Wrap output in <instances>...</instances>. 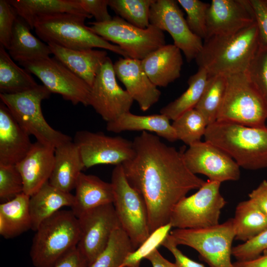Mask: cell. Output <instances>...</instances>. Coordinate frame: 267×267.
Masks as SVG:
<instances>
[{
	"mask_svg": "<svg viewBox=\"0 0 267 267\" xmlns=\"http://www.w3.org/2000/svg\"><path fill=\"white\" fill-rule=\"evenodd\" d=\"M134 156L122 165L129 183L143 197L147 206L150 233L170 223L177 204L206 182L192 173L178 150L147 132L133 141Z\"/></svg>",
	"mask_w": 267,
	"mask_h": 267,
	"instance_id": "obj_1",
	"label": "cell"
},
{
	"mask_svg": "<svg viewBox=\"0 0 267 267\" xmlns=\"http://www.w3.org/2000/svg\"><path fill=\"white\" fill-rule=\"evenodd\" d=\"M260 43L256 21L235 34L207 38L195 59L198 68L205 69L209 76L245 72Z\"/></svg>",
	"mask_w": 267,
	"mask_h": 267,
	"instance_id": "obj_2",
	"label": "cell"
},
{
	"mask_svg": "<svg viewBox=\"0 0 267 267\" xmlns=\"http://www.w3.org/2000/svg\"><path fill=\"white\" fill-rule=\"evenodd\" d=\"M205 141L231 157L239 167L257 170L267 168V126L252 127L216 121L207 126Z\"/></svg>",
	"mask_w": 267,
	"mask_h": 267,
	"instance_id": "obj_3",
	"label": "cell"
},
{
	"mask_svg": "<svg viewBox=\"0 0 267 267\" xmlns=\"http://www.w3.org/2000/svg\"><path fill=\"white\" fill-rule=\"evenodd\" d=\"M88 16L63 13L39 18L34 24L35 32L44 42L74 50L100 48L129 58L118 45L111 44L86 26Z\"/></svg>",
	"mask_w": 267,
	"mask_h": 267,
	"instance_id": "obj_4",
	"label": "cell"
},
{
	"mask_svg": "<svg viewBox=\"0 0 267 267\" xmlns=\"http://www.w3.org/2000/svg\"><path fill=\"white\" fill-rule=\"evenodd\" d=\"M35 231L30 253L35 267H50L77 247L80 236L79 220L72 210H59Z\"/></svg>",
	"mask_w": 267,
	"mask_h": 267,
	"instance_id": "obj_5",
	"label": "cell"
},
{
	"mask_svg": "<svg viewBox=\"0 0 267 267\" xmlns=\"http://www.w3.org/2000/svg\"><path fill=\"white\" fill-rule=\"evenodd\" d=\"M226 78L225 93L217 121L252 127L266 126L267 103L247 72Z\"/></svg>",
	"mask_w": 267,
	"mask_h": 267,
	"instance_id": "obj_6",
	"label": "cell"
},
{
	"mask_svg": "<svg viewBox=\"0 0 267 267\" xmlns=\"http://www.w3.org/2000/svg\"><path fill=\"white\" fill-rule=\"evenodd\" d=\"M51 93L44 86L15 94L0 93L1 101L8 108L14 118L37 141L48 146L56 147L72 140L69 135L52 128L46 122L41 108L43 100Z\"/></svg>",
	"mask_w": 267,
	"mask_h": 267,
	"instance_id": "obj_7",
	"label": "cell"
},
{
	"mask_svg": "<svg viewBox=\"0 0 267 267\" xmlns=\"http://www.w3.org/2000/svg\"><path fill=\"white\" fill-rule=\"evenodd\" d=\"M175 243L192 248L209 267H233L232 242L235 234L232 218L202 228H176L171 231Z\"/></svg>",
	"mask_w": 267,
	"mask_h": 267,
	"instance_id": "obj_8",
	"label": "cell"
},
{
	"mask_svg": "<svg viewBox=\"0 0 267 267\" xmlns=\"http://www.w3.org/2000/svg\"><path fill=\"white\" fill-rule=\"evenodd\" d=\"M111 183L113 204L121 227L135 250L150 234L146 205L141 195L129 183L122 164L114 168Z\"/></svg>",
	"mask_w": 267,
	"mask_h": 267,
	"instance_id": "obj_9",
	"label": "cell"
},
{
	"mask_svg": "<svg viewBox=\"0 0 267 267\" xmlns=\"http://www.w3.org/2000/svg\"><path fill=\"white\" fill-rule=\"evenodd\" d=\"M221 184L208 180L195 193L180 200L171 213L172 227L202 228L219 224L221 210L226 203L220 193Z\"/></svg>",
	"mask_w": 267,
	"mask_h": 267,
	"instance_id": "obj_10",
	"label": "cell"
},
{
	"mask_svg": "<svg viewBox=\"0 0 267 267\" xmlns=\"http://www.w3.org/2000/svg\"><path fill=\"white\" fill-rule=\"evenodd\" d=\"M89 28L108 42L119 46L129 58L141 60L166 44L163 31L154 25L141 29L116 16L102 23L89 22Z\"/></svg>",
	"mask_w": 267,
	"mask_h": 267,
	"instance_id": "obj_11",
	"label": "cell"
},
{
	"mask_svg": "<svg viewBox=\"0 0 267 267\" xmlns=\"http://www.w3.org/2000/svg\"><path fill=\"white\" fill-rule=\"evenodd\" d=\"M19 64L37 76L51 93L74 105H89L91 87L54 57Z\"/></svg>",
	"mask_w": 267,
	"mask_h": 267,
	"instance_id": "obj_12",
	"label": "cell"
},
{
	"mask_svg": "<svg viewBox=\"0 0 267 267\" xmlns=\"http://www.w3.org/2000/svg\"><path fill=\"white\" fill-rule=\"evenodd\" d=\"M80 236L77 248L89 267L107 245L113 232L121 227L113 204L89 210L78 217Z\"/></svg>",
	"mask_w": 267,
	"mask_h": 267,
	"instance_id": "obj_13",
	"label": "cell"
},
{
	"mask_svg": "<svg viewBox=\"0 0 267 267\" xmlns=\"http://www.w3.org/2000/svg\"><path fill=\"white\" fill-rule=\"evenodd\" d=\"M73 141L79 149L85 168L101 164H122L135 154L133 141L102 132L80 131L76 133Z\"/></svg>",
	"mask_w": 267,
	"mask_h": 267,
	"instance_id": "obj_14",
	"label": "cell"
},
{
	"mask_svg": "<svg viewBox=\"0 0 267 267\" xmlns=\"http://www.w3.org/2000/svg\"><path fill=\"white\" fill-rule=\"evenodd\" d=\"M116 77L113 64L108 57L91 87L89 99V105L107 123L130 112L134 101L118 85Z\"/></svg>",
	"mask_w": 267,
	"mask_h": 267,
	"instance_id": "obj_15",
	"label": "cell"
},
{
	"mask_svg": "<svg viewBox=\"0 0 267 267\" xmlns=\"http://www.w3.org/2000/svg\"><path fill=\"white\" fill-rule=\"evenodd\" d=\"M149 22L170 34L174 44L183 53L188 62L201 51L202 40L189 29L177 0H155L150 8Z\"/></svg>",
	"mask_w": 267,
	"mask_h": 267,
	"instance_id": "obj_16",
	"label": "cell"
},
{
	"mask_svg": "<svg viewBox=\"0 0 267 267\" xmlns=\"http://www.w3.org/2000/svg\"><path fill=\"white\" fill-rule=\"evenodd\" d=\"M184 162L193 174H202L208 180L222 183L236 181L240 177V167L219 147L206 141H199L183 152Z\"/></svg>",
	"mask_w": 267,
	"mask_h": 267,
	"instance_id": "obj_17",
	"label": "cell"
},
{
	"mask_svg": "<svg viewBox=\"0 0 267 267\" xmlns=\"http://www.w3.org/2000/svg\"><path fill=\"white\" fill-rule=\"evenodd\" d=\"M255 22L249 0H212L207 12V39L235 34Z\"/></svg>",
	"mask_w": 267,
	"mask_h": 267,
	"instance_id": "obj_18",
	"label": "cell"
},
{
	"mask_svg": "<svg viewBox=\"0 0 267 267\" xmlns=\"http://www.w3.org/2000/svg\"><path fill=\"white\" fill-rule=\"evenodd\" d=\"M113 67L116 77L142 111L148 110L158 102L161 91L143 70L141 60L120 58L113 64Z\"/></svg>",
	"mask_w": 267,
	"mask_h": 267,
	"instance_id": "obj_19",
	"label": "cell"
},
{
	"mask_svg": "<svg viewBox=\"0 0 267 267\" xmlns=\"http://www.w3.org/2000/svg\"><path fill=\"white\" fill-rule=\"evenodd\" d=\"M54 151L36 141L16 165L23 178L24 193L31 196L49 180L54 165Z\"/></svg>",
	"mask_w": 267,
	"mask_h": 267,
	"instance_id": "obj_20",
	"label": "cell"
},
{
	"mask_svg": "<svg viewBox=\"0 0 267 267\" xmlns=\"http://www.w3.org/2000/svg\"><path fill=\"white\" fill-rule=\"evenodd\" d=\"M6 106L0 103V165H16L28 153L32 143Z\"/></svg>",
	"mask_w": 267,
	"mask_h": 267,
	"instance_id": "obj_21",
	"label": "cell"
},
{
	"mask_svg": "<svg viewBox=\"0 0 267 267\" xmlns=\"http://www.w3.org/2000/svg\"><path fill=\"white\" fill-rule=\"evenodd\" d=\"M181 50L173 44H165L141 60L142 68L156 87H166L179 78L183 59Z\"/></svg>",
	"mask_w": 267,
	"mask_h": 267,
	"instance_id": "obj_22",
	"label": "cell"
},
{
	"mask_svg": "<svg viewBox=\"0 0 267 267\" xmlns=\"http://www.w3.org/2000/svg\"><path fill=\"white\" fill-rule=\"evenodd\" d=\"M47 44L55 58L90 87L108 57L107 52L104 49L74 50L52 43Z\"/></svg>",
	"mask_w": 267,
	"mask_h": 267,
	"instance_id": "obj_23",
	"label": "cell"
},
{
	"mask_svg": "<svg viewBox=\"0 0 267 267\" xmlns=\"http://www.w3.org/2000/svg\"><path fill=\"white\" fill-rule=\"evenodd\" d=\"M54 165L49 179L53 186L66 192L75 188L79 176L85 168L79 149L72 140L55 148Z\"/></svg>",
	"mask_w": 267,
	"mask_h": 267,
	"instance_id": "obj_24",
	"label": "cell"
},
{
	"mask_svg": "<svg viewBox=\"0 0 267 267\" xmlns=\"http://www.w3.org/2000/svg\"><path fill=\"white\" fill-rule=\"evenodd\" d=\"M75 188V203L71 210L77 218L89 210L113 203L111 183L105 182L96 176L82 172Z\"/></svg>",
	"mask_w": 267,
	"mask_h": 267,
	"instance_id": "obj_25",
	"label": "cell"
},
{
	"mask_svg": "<svg viewBox=\"0 0 267 267\" xmlns=\"http://www.w3.org/2000/svg\"><path fill=\"white\" fill-rule=\"evenodd\" d=\"M74 195L52 185L48 181L30 197L32 228L36 231L40 224L65 206L72 207Z\"/></svg>",
	"mask_w": 267,
	"mask_h": 267,
	"instance_id": "obj_26",
	"label": "cell"
},
{
	"mask_svg": "<svg viewBox=\"0 0 267 267\" xmlns=\"http://www.w3.org/2000/svg\"><path fill=\"white\" fill-rule=\"evenodd\" d=\"M30 29L26 22L18 16L7 50L12 59L19 63L47 58L52 54L48 44L35 37Z\"/></svg>",
	"mask_w": 267,
	"mask_h": 267,
	"instance_id": "obj_27",
	"label": "cell"
},
{
	"mask_svg": "<svg viewBox=\"0 0 267 267\" xmlns=\"http://www.w3.org/2000/svg\"><path fill=\"white\" fill-rule=\"evenodd\" d=\"M170 120L162 114L137 115L129 112L107 123L106 130L115 133L127 131L152 132L169 141L174 142L178 138Z\"/></svg>",
	"mask_w": 267,
	"mask_h": 267,
	"instance_id": "obj_28",
	"label": "cell"
},
{
	"mask_svg": "<svg viewBox=\"0 0 267 267\" xmlns=\"http://www.w3.org/2000/svg\"><path fill=\"white\" fill-rule=\"evenodd\" d=\"M18 15L23 18L31 29L39 18L59 13L83 15L91 18L77 0H9Z\"/></svg>",
	"mask_w": 267,
	"mask_h": 267,
	"instance_id": "obj_29",
	"label": "cell"
},
{
	"mask_svg": "<svg viewBox=\"0 0 267 267\" xmlns=\"http://www.w3.org/2000/svg\"><path fill=\"white\" fill-rule=\"evenodd\" d=\"M30 196L22 192L0 205V234L10 238L30 229Z\"/></svg>",
	"mask_w": 267,
	"mask_h": 267,
	"instance_id": "obj_30",
	"label": "cell"
},
{
	"mask_svg": "<svg viewBox=\"0 0 267 267\" xmlns=\"http://www.w3.org/2000/svg\"><path fill=\"white\" fill-rule=\"evenodd\" d=\"M232 220L235 239L244 242L267 229V215L250 199L238 204Z\"/></svg>",
	"mask_w": 267,
	"mask_h": 267,
	"instance_id": "obj_31",
	"label": "cell"
},
{
	"mask_svg": "<svg viewBox=\"0 0 267 267\" xmlns=\"http://www.w3.org/2000/svg\"><path fill=\"white\" fill-rule=\"evenodd\" d=\"M6 50L0 44V93L15 94L37 87L30 73L17 65Z\"/></svg>",
	"mask_w": 267,
	"mask_h": 267,
	"instance_id": "obj_32",
	"label": "cell"
},
{
	"mask_svg": "<svg viewBox=\"0 0 267 267\" xmlns=\"http://www.w3.org/2000/svg\"><path fill=\"white\" fill-rule=\"evenodd\" d=\"M209 75L203 68L190 76L188 80V87L178 98L162 108L160 112L170 120H176L185 112L194 108L203 94Z\"/></svg>",
	"mask_w": 267,
	"mask_h": 267,
	"instance_id": "obj_33",
	"label": "cell"
},
{
	"mask_svg": "<svg viewBox=\"0 0 267 267\" xmlns=\"http://www.w3.org/2000/svg\"><path fill=\"white\" fill-rule=\"evenodd\" d=\"M226 76H209L203 94L195 108L205 118L208 126L216 122L225 93Z\"/></svg>",
	"mask_w": 267,
	"mask_h": 267,
	"instance_id": "obj_34",
	"label": "cell"
},
{
	"mask_svg": "<svg viewBox=\"0 0 267 267\" xmlns=\"http://www.w3.org/2000/svg\"><path fill=\"white\" fill-rule=\"evenodd\" d=\"M134 249L129 236L121 227L112 233L104 250L89 267H122Z\"/></svg>",
	"mask_w": 267,
	"mask_h": 267,
	"instance_id": "obj_35",
	"label": "cell"
},
{
	"mask_svg": "<svg viewBox=\"0 0 267 267\" xmlns=\"http://www.w3.org/2000/svg\"><path fill=\"white\" fill-rule=\"evenodd\" d=\"M178 140L189 146L201 141L208 124L203 115L195 108L189 110L173 121L172 124Z\"/></svg>",
	"mask_w": 267,
	"mask_h": 267,
	"instance_id": "obj_36",
	"label": "cell"
},
{
	"mask_svg": "<svg viewBox=\"0 0 267 267\" xmlns=\"http://www.w3.org/2000/svg\"><path fill=\"white\" fill-rule=\"evenodd\" d=\"M155 0H109L108 6L128 23L141 29L150 25L149 13Z\"/></svg>",
	"mask_w": 267,
	"mask_h": 267,
	"instance_id": "obj_37",
	"label": "cell"
},
{
	"mask_svg": "<svg viewBox=\"0 0 267 267\" xmlns=\"http://www.w3.org/2000/svg\"><path fill=\"white\" fill-rule=\"evenodd\" d=\"M186 13V21L190 30L204 41L207 37V17L210 3L199 0H177Z\"/></svg>",
	"mask_w": 267,
	"mask_h": 267,
	"instance_id": "obj_38",
	"label": "cell"
},
{
	"mask_svg": "<svg viewBox=\"0 0 267 267\" xmlns=\"http://www.w3.org/2000/svg\"><path fill=\"white\" fill-rule=\"evenodd\" d=\"M172 227L169 223L153 231L136 249L128 256L122 267H139L143 259H145L147 255L161 245L170 234Z\"/></svg>",
	"mask_w": 267,
	"mask_h": 267,
	"instance_id": "obj_39",
	"label": "cell"
},
{
	"mask_svg": "<svg viewBox=\"0 0 267 267\" xmlns=\"http://www.w3.org/2000/svg\"><path fill=\"white\" fill-rule=\"evenodd\" d=\"M246 72L267 103V44L260 41Z\"/></svg>",
	"mask_w": 267,
	"mask_h": 267,
	"instance_id": "obj_40",
	"label": "cell"
},
{
	"mask_svg": "<svg viewBox=\"0 0 267 267\" xmlns=\"http://www.w3.org/2000/svg\"><path fill=\"white\" fill-rule=\"evenodd\" d=\"M23 191V178L16 165H0V199L9 200Z\"/></svg>",
	"mask_w": 267,
	"mask_h": 267,
	"instance_id": "obj_41",
	"label": "cell"
},
{
	"mask_svg": "<svg viewBox=\"0 0 267 267\" xmlns=\"http://www.w3.org/2000/svg\"><path fill=\"white\" fill-rule=\"evenodd\" d=\"M267 251V229L251 239L232 247V255L236 261L254 259Z\"/></svg>",
	"mask_w": 267,
	"mask_h": 267,
	"instance_id": "obj_42",
	"label": "cell"
},
{
	"mask_svg": "<svg viewBox=\"0 0 267 267\" xmlns=\"http://www.w3.org/2000/svg\"><path fill=\"white\" fill-rule=\"evenodd\" d=\"M18 17L14 7L7 0H0V44L8 49L15 21Z\"/></svg>",
	"mask_w": 267,
	"mask_h": 267,
	"instance_id": "obj_43",
	"label": "cell"
},
{
	"mask_svg": "<svg viewBox=\"0 0 267 267\" xmlns=\"http://www.w3.org/2000/svg\"><path fill=\"white\" fill-rule=\"evenodd\" d=\"M82 8L95 19V22L108 21L112 17L108 11L109 0H77Z\"/></svg>",
	"mask_w": 267,
	"mask_h": 267,
	"instance_id": "obj_44",
	"label": "cell"
},
{
	"mask_svg": "<svg viewBox=\"0 0 267 267\" xmlns=\"http://www.w3.org/2000/svg\"><path fill=\"white\" fill-rule=\"evenodd\" d=\"M161 245L173 254L177 267H205L203 264L195 262L183 254L178 248L170 234L167 236Z\"/></svg>",
	"mask_w": 267,
	"mask_h": 267,
	"instance_id": "obj_45",
	"label": "cell"
},
{
	"mask_svg": "<svg viewBox=\"0 0 267 267\" xmlns=\"http://www.w3.org/2000/svg\"><path fill=\"white\" fill-rule=\"evenodd\" d=\"M259 31L260 41L267 44V5L264 0H249Z\"/></svg>",
	"mask_w": 267,
	"mask_h": 267,
	"instance_id": "obj_46",
	"label": "cell"
},
{
	"mask_svg": "<svg viewBox=\"0 0 267 267\" xmlns=\"http://www.w3.org/2000/svg\"><path fill=\"white\" fill-rule=\"evenodd\" d=\"M50 267H89V265L76 247L58 259Z\"/></svg>",
	"mask_w": 267,
	"mask_h": 267,
	"instance_id": "obj_47",
	"label": "cell"
},
{
	"mask_svg": "<svg viewBox=\"0 0 267 267\" xmlns=\"http://www.w3.org/2000/svg\"><path fill=\"white\" fill-rule=\"evenodd\" d=\"M251 200L267 215V180H264L249 194Z\"/></svg>",
	"mask_w": 267,
	"mask_h": 267,
	"instance_id": "obj_48",
	"label": "cell"
},
{
	"mask_svg": "<svg viewBox=\"0 0 267 267\" xmlns=\"http://www.w3.org/2000/svg\"><path fill=\"white\" fill-rule=\"evenodd\" d=\"M145 259L150 262L152 267H177L175 263L165 258L157 249L150 253Z\"/></svg>",
	"mask_w": 267,
	"mask_h": 267,
	"instance_id": "obj_49",
	"label": "cell"
},
{
	"mask_svg": "<svg viewBox=\"0 0 267 267\" xmlns=\"http://www.w3.org/2000/svg\"><path fill=\"white\" fill-rule=\"evenodd\" d=\"M259 257L246 261H236L233 267H267V251Z\"/></svg>",
	"mask_w": 267,
	"mask_h": 267,
	"instance_id": "obj_50",
	"label": "cell"
},
{
	"mask_svg": "<svg viewBox=\"0 0 267 267\" xmlns=\"http://www.w3.org/2000/svg\"><path fill=\"white\" fill-rule=\"evenodd\" d=\"M265 3L266 4V5H267V0H264Z\"/></svg>",
	"mask_w": 267,
	"mask_h": 267,
	"instance_id": "obj_51",
	"label": "cell"
}]
</instances>
